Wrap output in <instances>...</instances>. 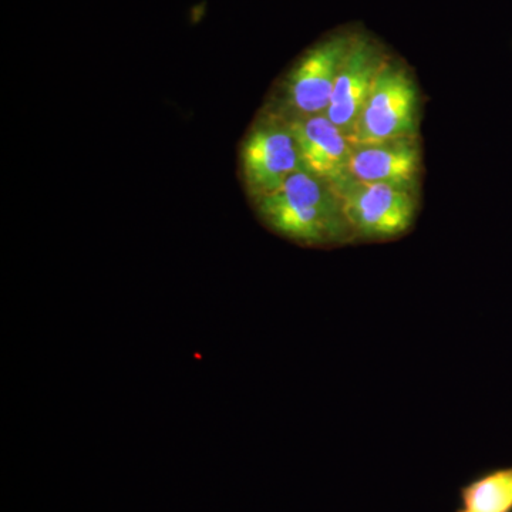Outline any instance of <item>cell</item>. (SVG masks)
<instances>
[{
	"label": "cell",
	"instance_id": "1",
	"mask_svg": "<svg viewBox=\"0 0 512 512\" xmlns=\"http://www.w3.org/2000/svg\"><path fill=\"white\" fill-rule=\"evenodd\" d=\"M255 204L266 228L303 247H336L355 241L335 187L308 170L292 174L279 190Z\"/></svg>",
	"mask_w": 512,
	"mask_h": 512
},
{
	"label": "cell",
	"instance_id": "2",
	"mask_svg": "<svg viewBox=\"0 0 512 512\" xmlns=\"http://www.w3.org/2000/svg\"><path fill=\"white\" fill-rule=\"evenodd\" d=\"M355 239L392 241L410 231L416 220V198L410 190L366 183L348 177L333 184Z\"/></svg>",
	"mask_w": 512,
	"mask_h": 512
},
{
	"label": "cell",
	"instance_id": "3",
	"mask_svg": "<svg viewBox=\"0 0 512 512\" xmlns=\"http://www.w3.org/2000/svg\"><path fill=\"white\" fill-rule=\"evenodd\" d=\"M417 101L412 77L387 60L373 83L350 144L362 146L414 136Z\"/></svg>",
	"mask_w": 512,
	"mask_h": 512
},
{
	"label": "cell",
	"instance_id": "4",
	"mask_svg": "<svg viewBox=\"0 0 512 512\" xmlns=\"http://www.w3.org/2000/svg\"><path fill=\"white\" fill-rule=\"evenodd\" d=\"M241 170L254 201L279 190L292 174L306 170L286 121H266L252 128L242 144Z\"/></svg>",
	"mask_w": 512,
	"mask_h": 512
},
{
	"label": "cell",
	"instance_id": "5",
	"mask_svg": "<svg viewBox=\"0 0 512 512\" xmlns=\"http://www.w3.org/2000/svg\"><path fill=\"white\" fill-rule=\"evenodd\" d=\"M387 62L379 47L366 36H350L348 50L325 116L342 131L349 143L377 74Z\"/></svg>",
	"mask_w": 512,
	"mask_h": 512
},
{
	"label": "cell",
	"instance_id": "6",
	"mask_svg": "<svg viewBox=\"0 0 512 512\" xmlns=\"http://www.w3.org/2000/svg\"><path fill=\"white\" fill-rule=\"evenodd\" d=\"M350 35H336L319 43L299 60L288 80V103L298 116L325 114Z\"/></svg>",
	"mask_w": 512,
	"mask_h": 512
},
{
	"label": "cell",
	"instance_id": "7",
	"mask_svg": "<svg viewBox=\"0 0 512 512\" xmlns=\"http://www.w3.org/2000/svg\"><path fill=\"white\" fill-rule=\"evenodd\" d=\"M309 173L335 184L348 177L353 146L325 114L286 121Z\"/></svg>",
	"mask_w": 512,
	"mask_h": 512
},
{
	"label": "cell",
	"instance_id": "8",
	"mask_svg": "<svg viewBox=\"0 0 512 512\" xmlns=\"http://www.w3.org/2000/svg\"><path fill=\"white\" fill-rule=\"evenodd\" d=\"M414 136L353 146L348 175L366 183L389 184L412 191L420 171Z\"/></svg>",
	"mask_w": 512,
	"mask_h": 512
},
{
	"label": "cell",
	"instance_id": "9",
	"mask_svg": "<svg viewBox=\"0 0 512 512\" xmlns=\"http://www.w3.org/2000/svg\"><path fill=\"white\" fill-rule=\"evenodd\" d=\"M456 512H512V466L493 468L458 491Z\"/></svg>",
	"mask_w": 512,
	"mask_h": 512
}]
</instances>
